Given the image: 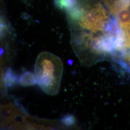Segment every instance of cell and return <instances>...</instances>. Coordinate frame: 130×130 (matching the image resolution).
I'll return each mask as SVG.
<instances>
[{
	"mask_svg": "<svg viewBox=\"0 0 130 130\" xmlns=\"http://www.w3.org/2000/svg\"><path fill=\"white\" fill-rule=\"evenodd\" d=\"M35 73L37 83L45 93L55 94L59 89L63 64L60 59L50 53L43 52L38 56Z\"/></svg>",
	"mask_w": 130,
	"mask_h": 130,
	"instance_id": "6da1fadb",
	"label": "cell"
},
{
	"mask_svg": "<svg viewBox=\"0 0 130 130\" xmlns=\"http://www.w3.org/2000/svg\"><path fill=\"white\" fill-rule=\"evenodd\" d=\"M19 82L23 86H29L37 84V80L32 73L27 71L21 75L19 79Z\"/></svg>",
	"mask_w": 130,
	"mask_h": 130,
	"instance_id": "7a4b0ae2",
	"label": "cell"
},
{
	"mask_svg": "<svg viewBox=\"0 0 130 130\" xmlns=\"http://www.w3.org/2000/svg\"><path fill=\"white\" fill-rule=\"evenodd\" d=\"M77 4V0H55L57 7L63 9H70Z\"/></svg>",
	"mask_w": 130,
	"mask_h": 130,
	"instance_id": "3957f363",
	"label": "cell"
},
{
	"mask_svg": "<svg viewBox=\"0 0 130 130\" xmlns=\"http://www.w3.org/2000/svg\"><path fill=\"white\" fill-rule=\"evenodd\" d=\"M18 78L14 72L11 69L7 70L5 78V82L6 86H11L12 85L16 83Z\"/></svg>",
	"mask_w": 130,
	"mask_h": 130,
	"instance_id": "277c9868",
	"label": "cell"
},
{
	"mask_svg": "<svg viewBox=\"0 0 130 130\" xmlns=\"http://www.w3.org/2000/svg\"><path fill=\"white\" fill-rule=\"evenodd\" d=\"M61 121L65 125L70 126L74 124L76 119L72 115H67L61 119Z\"/></svg>",
	"mask_w": 130,
	"mask_h": 130,
	"instance_id": "5b68a950",
	"label": "cell"
}]
</instances>
